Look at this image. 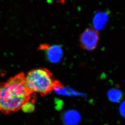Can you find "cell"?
Here are the masks:
<instances>
[{"label": "cell", "mask_w": 125, "mask_h": 125, "mask_svg": "<svg viewBox=\"0 0 125 125\" xmlns=\"http://www.w3.org/2000/svg\"><path fill=\"white\" fill-rule=\"evenodd\" d=\"M26 74L21 72L6 82H0V112L5 114L16 112L32 98V93L25 82Z\"/></svg>", "instance_id": "obj_1"}, {"label": "cell", "mask_w": 125, "mask_h": 125, "mask_svg": "<svg viewBox=\"0 0 125 125\" xmlns=\"http://www.w3.org/2000/svg\"><path fill=\"white\" fill-rule=\"evenodd\" d=\"M57 80L52 73L45 68H39L30 71L25 76V82L30 91L38 93L41 96H46L53 90Z\"/></svg>", "instance_id": "obj_2"}, {"label": "cell", "mask_w": 125, "mask_h": 125, "mask_svg": "<svg viewBox=\"0 0 125 125\" xmlns=\"http://www.w3.org/2000/svg\"><path fill=\"white\" fill-rule=\"evenodd\" d=\"M99 40V34L96 30L87 28L80 37L81 47L87 51H93L97 47Z\"/></svg>", "instance_id": "obj_3"}, {"label": "cell", "mask_w": 125, "mask_h": 125, "mask_svg": "<svg viewBox=\"0 0 125 125\" xmlns=\"http://www.w3.org/2000/svg\"><path fill=\"white\" fill-rule=\"evenodd\" d=\"M38 50L45 51L48 60L53 63L58 62L62 57V49L59 45L50 46L48 44H44L39 46Z\"/></svg>", "instance_id": "obj_4"}, {"label": "cell", "mask_w": 125, "mask_h": 125, "mask_svg": "<svg viewBox=\"0 0 125 125\" xmlns=\"http://www.w3.org/2000/svg\"><path fill=\"white\" fill-rule=\"evenodd\" d=\"M63 119L65 125H77L80 120V115L77 111L71 110L64 114Z\"/></svg>", "instance_id": "obj_5"}, {"label": "cell", "mask_w": 125, "mask_h": 125, "mask_svg": "<svg viewBox=\"0 0 125 125\" xmlns=\"http://www.w3.org/2000/svg\"><path fill=\"white\" fill-rule=\"evenodd\" d=\"M108 20V15L105 12H98L94 19V26L96 30H101L105 26Z\"/></svg>", "instance_id": "obj_6"}, {"label": "cell", "mask_w": 125, "mask_h": 125, "mask_svg": "<svg viewBox=\"0 0 125 125\" xmlns=\"http://www.w3.org/2000/svg\"><path fill=\"white\" fill-rule=\"evenodd\" d=\"M108 96L111 101L114 103H117L122 100L123 93L120 90L113 89L109 91Z\"/></svg>", "instance_id": "obj_7"}, {"label": "cell", "mask_w": 125, "mask_h": 125, "mask_svg": "<svg viewBox=\"0 0 125 125\" xmlns=\"http://www.w3.org/2000/svg\"><path fill=\"white\" fill-rule=\"evenodd\" d=\"M34 99H31V100L25 103L21 108L22 110L26 113L32 112L34 110Z\"/></svg>", "instance_id": "obj_8"}, {"label": "cell", "mask_w": 125, "mask_h": 125, "mask_svg": "<svg viewBox=\"0 0 125 125\" xmlns=\"http://www.w3.org/2000/svg\"><path fill=\"white\" fill-rule=\"evenodd\" d=\"M119 111L122 115L125 117V101L123 102L120 105Z\"/></svg>", "instance_id": "obj_9"}]
</instances>
